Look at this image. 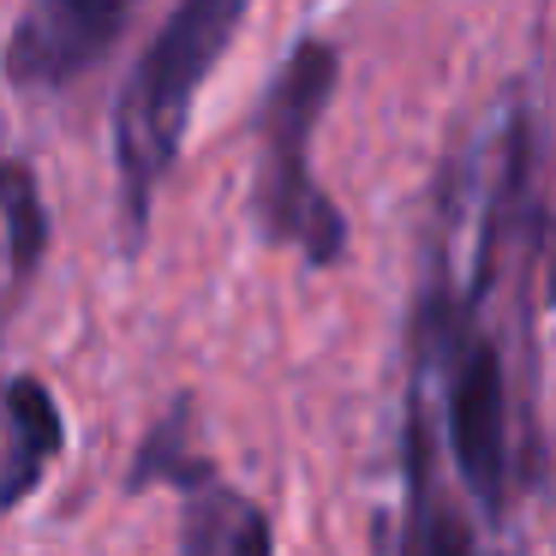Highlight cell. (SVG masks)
I'll return each mask as SVG.
<instances>
[{
    "instance_id": "52a82bcc",
    "label": "cell",
    "mask_w": 556,
    "mask_h": 556,
    "mask_svg": "<svg viewBox=\"0 0 556 556\" xmlns=\"http://www.w3.org/2000/svg\"><path fill=\"white\" fill-rule=\"evenodd\" d=\"M186 425H192V407L186 401H174L168 407V419L156 425V431L144 437V448H138V460H132V491H144V484H156V479H168V484H180V491H198V484H210L216 472L204 467V460L192 455V443H186Z\"/></svg>"
},
{
    "instance_id": "ba28073f",
    "label": "cell",
    "mask_w": 556,
    "mask_h": 556,
    "mask_svg": "<svg viewBox=\"0 0 556 556\" xmlns=\"http://www.w3.org/2000/svg\"><path fill=\"white\" fill-rule=\"evenodd\" d=\"M222 556H276V539H269V520L257 515V508H245L240 515V527H233V539H228V551Z\"/></svg>"
},
{
    "instance_id": "5b68a950",
    "label": "cell",
    "mask_w": 556,
    "mask_h": 556,
    "mask_svg": "<svg viewBox=\"0 0 556 556\" xmlns=\"http://www.w3.org/2000/svg\"><path fill=\"white\" fill-rule=\"evenodd\" d=\"M0 413H7V455H0V515L18 508L30 491L42 484V472L66 455V413L61 401L49 395L42 377H13L7 395H0Z\"/></svg>"
},
{
    "instance_id": "7a4b0ae2",
    "label": "cell",
    "mask_w": 556,
    "mask_h": 556,
    "mask_svg": "<svg viewBox=\"0 0 556 556\" xmlns=\"http://www.w3.org/2000/svg\"><path fill=\"white\" fill-rule=\"evenodd\" d=\"M341 78V54L329 42H300L281 61L264 109H257V138H264V168H257V228L281 245H300L305 264L329 269L348 252V216L329 204V192L312 174V144L329 97Z\"/></svg>"
},
{
    "instance_id": "8992f818",
    "label": "cell",
    "mask_w": 556,
    "mask_h": 556,
    "mask_svg": "<svg viewBox=\"0 0 556 556\" xmlns=\"http://www.w3.org/2000/svg\"><path fill=\"white\" fill-rule=\"evenodd\" d=\"M0 222H7V288H0V329H7L13 305L25 300L42 252H49V210H42L37 168L25 156L0 162Z\"/></svg>"
},
{
    "instance_id": "6da1fadb",
    "label": "cell",
    "mask_w": 556,
    "mask_h": 556,
    "mask_svg": "<svg viewBox=\"0 0 556 556\" xmlns=\"http://www.w3.org/2000/svg\"><path fill=\"white\" fill-rule=\"evenodd\" d=\"M245 7L252 0H174V13L162 18L150 49L126 73V90L114 97V168H121V216L132 245L144 240L150 204L180 162L198 85L228 54Z\"/></svg>"
},
{
    "instance_id": "3957f363",
    "label": "cell",
    "mask_w": 556,
    "mask_h": 556,
    "mask_svg": "<svg viewBox=\"0 0 556 556\" xmlns=\"http://www.w3.org/2000/svg\"><path fill=\"white\" fill-rule=\"evenodd\" d=\"M448 407H443V437L448 460H455L460 484L479 496L484 515H503L508 503V371L503 348L491 336H467L460 348H448Z\"/></svg>"
},
{
    "instance_id": "277c9868",
    "label": "cell",
    "mask_w": 556,
    "mask_h": 556,
    "mask_svg": "<svg viewBox=\"0 0 556 556\" xmlns=\"http://www.w3.org/2000/svg\"><path fill=\"white\" fill-rule=\"evenodd\" d=\"M132 0H25L7 42V78L25 90H61L85 78L121 42Z\"/></svg>"
}]
</instances>
